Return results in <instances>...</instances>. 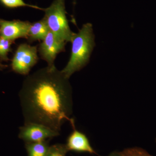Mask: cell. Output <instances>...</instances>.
Wrapping results in <instances>:
<instances>
[{
  "label": "cell",
  "mask_w": 156,
  "mask_h": 156,
  "mask_svg": "<svg viewBox=\"0 0 156 156\" xmlns=\"http://www.w3.org/2000/svg\"><path fill=\"white\" fill-rule=\"evenodd\" d=\"M59 135V133L41 124L28 123L19 128L18 137L25 143L45 141Z\"/></svg>",
  "instance_id": "cell-5"
},
{
  "label": "cell",
  "mask_w": 156,
  "mask_h": 156,
  "mask_svg": "<svg viewBox=\"0 0 156 156\" xmlns=\"http://www.w3.org/2000/svg\"><path fill=\"white\" fill-rule=\"evenodd\" d=\"M13 42L0 36V59L2 61L9 60L8 54L11 51V46Z\"/></svg>",
  "instance_id": "cell-11"
},
{
  "label": "cell",
  "mask_w": 156,
  "mask_h": 156,
  "mask_svg": "<svg viewBox=\"0 0 156 156\" xmlns=\"http://www.w3.org/2000/svg\"><path fill=\"white\" fill-rule=\"evenodd\" d=\"M0 2L6 7L11 8V9L27 7L42 10V11L44 10V9L40 8L38 6L27 4L23 1V0H0Z\"/></svg>",
  "instance_id": "cell-12"
},
{
  "label": "cell",
  "mask_w": 156,
  "mask_h": 156,
  "mask_svg": "<svg viewBox=\"0 0 156 156\" xmlns=\"http://www.w3.org/2000/svg\"><path fill=\"white\" fill-rule=\"evenodd\" d=\"M50 31L46 21L43 18L39 21L31 23L27 39L30 42L43 41Z\"/></svg>",
  "instance_id": "cell-9"
},
{
  "label": "cell",
  "mask_w": 156,
  "mask_h": 156,
  "mask_svg": "<svg viewBox=\"0 0 156 156\" xmlns=\"http://www.w3.org/2000/svg\"><path fill=\"white\" fill-rule=\"evenodd\" d=\"M24 124H41L58 132L66 121L73 128L72 89L69 79L55 65L28 75L20 91Z\"/></svg>",
  "instance_id": "cell-1"
},
{
  "label": "cell",
  "mask_w": 156,
  "mask_h": 156,
  "mask_svg": "<svg viewBox=\"0 0 156 156\" xmlns=\"http://www.w3.org/2000/svg\"><path fill=\"white\" fill-rule=\"evenodd\" d=\"M73 128V131L68 137L65 144L68 151L97 154L87 136L77 130L76 127Z\"/></svg>",
  "instance_id": "cell-8"
},
{
  "label": "cell",
  "mask_w": 156,
  "mask_h": 156,
  "mask_svg": "<svg viewBox=\"0 0 156 156\" xmlns=\"http://www.w3.org/2000/svg\"></svg>",
  "instance_id": "cell-17"
},
{
  "label": "cell",
  "mask_w": 156,
  "mask_h": 156,
  "mask_svg": "<svg viewBox=\"0 0 156 156\" xmlns=\"http://www.w3.org/2000/svg\"><path fill=\"white\" fill-rule=\"evenodd\" d=\"M95 37L92 23H85L77 33H75L71 43V53L69 60L62 72L69 79L76 72L83 69L89 63L95 46Z\"/></svg>",
  "instance_id": "cell-2"
},
{
  "label": "cell",
  "mask_w": 156,
  "mask_h": 156,
  "mask_svg": "<svg viewBox=\"0 0 156 156\" xmlns=\"http://www.w3.org/2000/svg\"><path fill=\"white\" fill-rule=\"evenodd\" d=\"M68 152L65 144H57L50 146L46 156H66Z\"/></svg>",
  "instance_id": "cell-13"
},
{
  "label": "cell",
  "mask_w": 156,
  "mask_h": 156,
  "mask_svg": "<svg viewBox=\"0 0 156 156\" xmlns=\"http://www.w3.org/2000/svg\"><path fill=\"white\" fill-rule=\"evenodd\" d=\"M50 146L48 140L37 142L25 143L28 156H46Z\"/></svg>",
  "instance_id": "cell-10"
},
{
  "label": "cell",
  "mask_w": 156,
  "mask_h": 156,
  "mask_svg": "<svg viewBox=\"0 0 156 156\" xmlns=\"http://www.w3.org/2000/svg\"><path fill=\"white\" fill-rule=\"evenodd\" d=\"M7 67H8V66L3 64L0 62V71H2L3 70L5 69Z\"/></svg>",
  "instance_id": "cell-16"
},
{
  "label": "cell",
  "mask_w": 156,
  "mask_h": 156,
  "mask_svg": "<svg viewBox=\"0 0 156 156\" xmlns=\"http://www.w3.org/2000/svg\"><path fill=\"white\" fill-rule=\"evenodd\" d=\"M66 43L59 41L50 31L39 45L38 51L40 56L47 62L48 66H53L58 53L65 50Z\"/></svg>",
  "instance_id": "cell-6"
},
{
  "label": "cell",
  "mask_w": 156,
  "mask_h": 156,
  "mask_svg": "<svg viewBox=\"0 0 156 156\" xmlns=\"http://www.w3.org/2000/svg\"><path fill=\"white\" fill-rule=\"evenodd\" d=\"M37 46L22 44L17 47L12 58L11 67L14 72L28 76L32 68L38 61Z\"/></svg>",
  "instance_id": "cell-4"
},
{
  "label": "cell",
  "mask_w": 156,
  "mask_h": 156,
  "mask_svg": "<svg viewBox=\"0 0 156 156\" xmlns=\"http://www.w3.org/2000/svg\"><path fill=\"white\" fill-rule=\"evenodd\" d=\"M46 21L51 32L61 41L71 42L75 33L70 28L66 17L65 0H54L47 9H44Z\"/></svg>",
  "instance_id": "cell-3"
},
{
  "label": "cell",
  "mask_w": 156,
  "mask_h": 156,
  "mask_svg": "<svg viewBox=\"0 0 156 156\" xmlns=\"http://www.w3.org/2000/svg\"><path fill=\"white\" fill-rule=\"evenodd\" d=\"M30 24L27 21L0 19V36L12 41L20 38L27 39Z\"/></svg>",
  "instance_id": "cell-7"
},
{
  "label": "cell",
  "mask_w": 156,
  "mask_h": 156,
  "mask_svg": "<svg viewBox=\"0 0 156 156\" xmlns=\"http://www.w3.org/2000/svg\"><path fill=\"white\" fill-rule=\"evenodd\" d=\"M119 153L123 156H153L145 150L139 147L128 148Z\"/></svg>",
  "instance_id": "cell-14"
},
{
  "label": "cell",
  "mask_w": 156,
  "mask_h": 156,
  "mask_svg": "<svg viewBox=\"0 0 156 156\" xmlns=\"http://www.w3.org/2000/svg\"><path fill=\"white\" fill-rule=\"evenodd\" d=\"M107 156H123L122 154H120L119 152H113L109 154Z\"/></svg>",
  "instance_id": "cell-15"
}]
</instances>
